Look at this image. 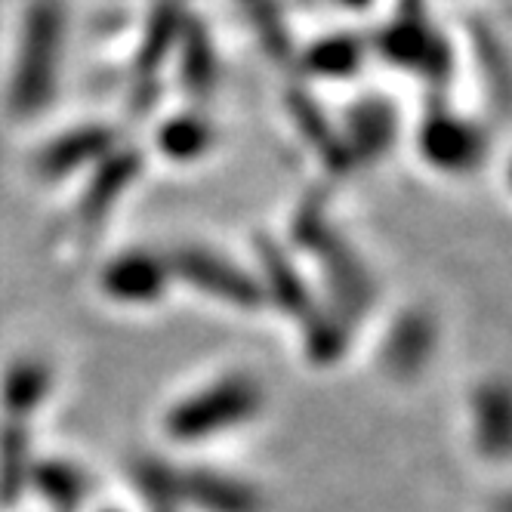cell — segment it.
<instances>
[{
    "label": "cell",
    "mask_w": 512,
    "mask_h": 512,
    "mask_svg": "<svg viewBox=\"0 0 512 512\" xmlns=\"http://www.w3.org/2000/svg\"><path fill=\"white\" fill-rule=\"evenodd\" d=\"M65 44V10L59 0H34L25 13L7 105L16 118H34L56 99Z\"/></svg>",
    "instance_id": "6da1fadb"
},
{
    "label": "cell",
    "mask_w": 512,
    "mask_h": 512,
    "mask_svg": "<svg viewBox=\"0 0 512 512\" xmlns=\"http://www.w3.org/2000/svg\"><path fill=\"white\" fill-rule=\"evenodd\" d=\"M300 324H303L306 358L315 368H331V364H337L346 355L352 340V324L343 315H337L331 306L315 303L309 315L300 318Z\"/></svg>",
    "instance_id": "44dd1931"
},
{
    "label": "cell",
    "mask_w": 512,
    "mask_h": 512,
    "mask_svg": "<svg viewBox=\"0 0 512 512\" xmlns=\"http://www.w3.org/2000/svg\"><path fill=\"white\" fill-rule=\"evenodd\" d=\"M340 4H346V7H352V10H358V7H368L371 0H340Z\"/></svg>",
    "instance_id": "4316f807"
},
{
    "label": "cell",
    "mask_w": 512,
    "mask_h": 512,
    "mask_svg": "<svg viewBox=\"0 0 512 512\" xmlns=\"http://www.w3.org/2000/svg\"><path fill=\"white\" fill-rule=\"evenodd\" d=\"M182 500L192 503L198 512H266V497L247 479L232 472L195 466L179 469Z\"/></svg>",
    "instance_id": "8fae6325"
},
{
    "label": "cell",
    "mask_w": 512,
    "mask_h": 512,
    "mask_svg": "<svg viewBox=\"0 0 512 512\" xmlns=\"http://www.w3.org/2000/svg\"><path fill=\"white\" fill-rule=\"evenodd\" d=\"M53 392V368L41 355H19L7 364L0 377V405L10 420H25L44 408V401Z\"/></svg>",
    "instance_id": "e0dca14e"
},
{
    "label": "cell",
    "mask_w": 512,
    "mask_h": 512,
    "mask_svg": "<svg viewBox=\"0 0 512 512\" xmlns=\"http://www.w3.org/2000/svg\"><path fill=\"white\" fill-rule=\"evenodd\" d=\"M352 164H377L398 136V112L383 96H364L349 105L340 127Z\"/></svg>",
    "instance_id": "5bb4252c"
},
{
    "label": "cell",
    "mask_w": 512,
    "mask_h": 512,
    "mask_svg": "<svg viewBox=\"0 0 512 512\" xmlns=\"http://www.w3.org/2000/svg\"><path fill=\"white\" fill-rule=\"evenodd\" d=\"M266 392L250 374H229L186 395L167 411L164 429L179 445H198L219 432L250 423L263 411Z\"/></svg>",
    "instance_id": "7a4b0ae2"
},
{
    "label": "cell",
    "mask_w": 512,
    "mask_h": 512,
    "mask_svg": "<svg viewBox=\"0 0 512 512\" xmlns=\"http://www.w3.org/2000/svg\"><path fill=\"white\" fill-rule=\"evenodd\" d=\"M102 512H121V509H102Z\"/></svg>",
    "instance_id": "83f0119b"
},
{
    "label": "cell",
    "mask_w": 512,
    "mask_h": 512,
    "mask_svg": "<svg viewBox=\"0 0 512 512\" xmlns=\"http://www.w3.org/2000/svg\"><path fill=\"white\" fill-rule=\"evenodd\" d=\"M469 38H472L475 68H479V75L485 81V90L494 96L497 108H506L509 105V62H506V50L500 38L485 22H472Z\"/></svg>",
    "instance_id": "484cf974"
},
{
    "label": "cell",
    "mask_w": 512,
    "mask_h": 512,
    "mask_svg": "<svg viewBox=\"0 0 512 512\" xmlns=\"http://www.w3.org/2000/svg\"><path fill=\"white\" fill-rule=\"evenodd\" d=\"M155 142H158V149H161L164 158H170L176 164H192V161L204 158L213 149L216 130L198 112H179V115L167 118L158 127Z\"/></svg>",
    "instance_id": "7402d4cb"
},
{
    "label": "cell",
    "mask_w": 512,
    "mask_h": 512,
    "mask_svg": "<svg viewBox=\"0 0 512 512\" xmlns=\"http://www.w3.org/2000/svg\"><path fill=\"white\" fill-rule=\"evenodd\" d=\"M364 56H368V47H364V41H358L355 34L349 31L324 34L321 41H315L306 50L303 68L309 75L324 78V81H343V78H352L364 65Z\"/></svg>",
    "instance_id": "cb8c5ba5"
},
{
    "label": "cell",
    "mask_w": 512,
    "mask_h": 512,
    "mask_svg": "<svg viewBox=\"0 0 512 512\" xmlns=\"http://www.w3.org/2000/svg\"><path fill=\"white\" fill-rule=\"evenodd\" d=\"M173 275L167 266V256L152 253V250H127L118 253L115 260H108V266L99 275L102 294L115 303L124 306H149L158 303Z\"/></svg>",
    "instance_id": "ba28073f"
},
{
    "label": "cell",
    "mask_w": 512,
    "mask_h": 512,
    "mask_svg": "<svg viewBox=\"0 0 512 512\" xmlns=\"http://www.w3.org/2000/svg\"><path fill=\"white\" fill-rule=\"evenodd\" d=\"M186 22V10L179 0H158L155 10L145 19V31L139 50L130 65V112L149 115L161 96V71L167 59H173L179 31Z\"/></svg>",
    "instance_id": "5b68a950"
},
{
    "label": "cell",
    "mask_w": 512,
    "mask_h": 512,
    "mask_svg": "<svg viewBox=\"0 0 512 512\" xmlns=\"http://www.w3.org/2000/svg\"><path fill=\"white\" fill-rule=\"evenodd\" d=\"M374 44L389 65L417 71L432 87H442L454 71L451 47L432 25L426 0H398L395 16L377 31Z\"/></svg>",
    "instance_id": "3957f363"
},
{
    "label": "cell",
    "mask_w": 512,
    "mask_h": 512,
    "mask_svg": "<svg viewBox=\"0 0 512 512\" xmlns=\"http://www.w3.org/2000/svg\"><path fill=\"white\" fill-rule=\"evenodd\" d=\"M176 71H179V84L182 93L189 99H210L219 84V59L213 50V38L201 19L186 13L179 31V44H176Z\"/></svg>",
    "instance_id": "2e32d148"
},
{
    "label": "cell",
    "mask_w": 512,
    "mask_h": 512,
    "mask_svg": "<svg viewBox=\"0 0 512 512\" xmlns=\"http://www.w3.org/2000/svg\"><path fill=\"white\" fill-rule=\"evenodd\" d=\"M115 142H118L115 130L105 124L71 127L44 145L38 152V161H34V170H38V176L47 182L65 179L84 167H96L108 152L115 149Z\"/></svg>",
    "instance_id": "4fadbf2b"
},
{
    "label": "cell",
    "mask_w": 512,
    "mask_h": 512,
    "mask_svg": "<svg viewBox=\"0 0 512 512\" xmlns=\"http://www.w3.org/2000/svg\"><path fill=\"white\" fill-rule=\"evenodd\" d=\"M136 494L142 497L145 509L149 512H182L186 500H182V482H179V469L170 466L167 460L145 454L136 457L130 466Z\"/></svg>",
    "instance_id": "603a6c76"
},
{
    "label": "cell",
    "mask_w": 512,
    "mask_h": 512,
    "mask_svg": "<svg viewBox=\"0 0 512 512\" xmlns=\"http://www.w3.org/2000/svg\"><path fill=\"white\" fill-rule=\"evenodd\" d=\"M287 112H290V118H294L297 130L303 133L309 149H315L321 155L327 170L343 176V173H349L355 167L352 158H349L346 142H343V133L331 124V118L324 115V108L306 90H290L287 93Z\"/></svg>",
    "instance_id": "ac0fdd59"
},
{
    "label": "cell",
    "mask_w": 512,
    "mask_h": 512,
    "mask_svg": "<svg viewBox=\"0 0 512 512\" xmlns=\"http://www.w3.org/2000/svg\"><path fill=\"white\" fill-rule=\"evenodd\" d=\"M28 491L41 494L56 512H78L90 494V475L71 460L44 457L31 466Z\"/></svg>",
    "instance_id": "d6986e66"
},
{
    "label": "cell",
    "mask_w": 512,
    "mask_h": 512,
    "mask_svg": "<svg viewBox=\"0 0 512 512\" xmlns=\"http://www.w3.org/2000/svg\"><path fill=\"white\" fill-rule=\"evenodd\" d=\"M235 4L244 13L260 47L275 62L284 65L290 56H294V38H290V28H287V19H284V10L278 0H235Z\"/></svg>",
    "instance_id": "d4e9b609"
},
{
    "label": "cell",
    "mask_w": 512,
    "mask_h": 512,
    "mask_svg": "<svg viewBox=\"0 0 512 512\" xmlns=\"http://www.w3.org/2000/svg\"><path fill=\"white\" fill-rule=\"evenodd\" d=\"M417 145L426 164L442 173H469L488 155L485 130L463 115H454L445 105L429 108L420 124Z\"/></svg>",
    "instance_id": "52a82bcc"
},
{
    "label": "cell",
    "mask_w": 512,
    "mask_h": 512,
    "mask_svg": "<svg viewBox=\"0 0 512 512\" xmlns=\"http://www.w3.org/2000/svg\"><path fill=\"white\" fill-rule=\"evenodd\" d=\"M34 451L31 432L25 420H4L0 423V506H16L31 479Z\"/></svg>",
    "instance_id": "ffe728a7"
},
{
    "label": "cell",
    "mask_w": 512,
    "mask_h": 512,
    "mask_svg": "<svg viewBox=\"0 0 512 512\" xmlns=\"http://www.w3.org/2000/svg\"><path fill=\"white\" fill-rule=\"evenodd\" d=\"M306 253H315L321 263L324 287H327V303L337 315H343L349 324L364 318L374 306L377 287L374 278L364 266V260L355 253V247L331 226Z\"/></svg>",
    "instance_id": "8992f818"
},
{
    "label": "cell",
    "mask_w": 512,
    "mask_h": 512,
    "mask_svg": "<svg viewBox=\"0 0 512 512\" xmlns=\"http://www.w3.org/2000/svg\"><path fill=\"white\" fill-rule=\"evenodd\" d=\"M139 173H142V155L136 149H118V145L93 167V176L84 186L78 198V210H75L81 232L90 235L105 223L108 213L115 210V204L139 179Z\"/></svg>",
    "instance_id": "30bf717a"
},
{
    "label": "cell",
    "mask_w": 512,
    "mask_h": 512,
    "mask_svg": "<svg viewBox=\"0 0 512 512\" xmlns=\"http://www.w3.org/2000/svg\"><path fill=\"white\" fill-rule=\"evenodd\" d=\"M256 250V260H260V287H263V297L290 318H306L309 309L318 303L312 297V290L306 284V278L300 275L297 263L290 260V253L269 235H256L253 241Z\"/></svg>",
    "instance_id": "7c38bea8"
},
{
    "label": "cell",
    "mask_w": 512,
    "mask_h": 512,
    "mask_svg": "<svg viewBox=\"0 0 512 512\" xmlns=\"http://www.w3.org/2000/svg\"><path fill=\"white\" fill-rule=\"evenodd\" d=\"M438 343L435 315L423 306L401 312L380 343V364L395 380H414L426 371Z\"/></svg>",
    "instance_id": "9c48e42d"
},
{
    "label": "cell",
    "mask_w": 512,
    "mask_h": 512,
    "mask_svg": "<svg viewBox=\"0 0 512 512\" xmlns=\"http://www.w3.org/2000/svg\"><path fill=\"white\" fill-rule=\"evenodd\" d=\"M170 275L179 278L182 284L195 287L198 294L213 297L219 303H229L235 309L253 312L266 303L263 287L247 269L235 266L229 256L198 247V244H182L173 253H167Z\"/></svg>",
    "instance_id": "277c9868"
},
{
    "label": "cell",
    "mask_w": 512,
    "mask_h": 512,
    "mask_svg": "<svg viewBox=\"0 0 512 512\" xmlns=\"http://www.w3.org/2000/svg\"><path fill=\"white\" fill-rule=\"evenodd\" d=\"M475 448L491 463L509 457L512 445V395L503 380H485L472 398Z\"/></svg>",
    "instance_id": "9a60e30c"
}]
</instances>
